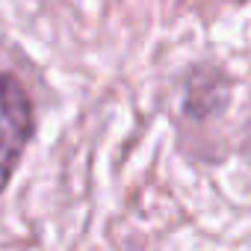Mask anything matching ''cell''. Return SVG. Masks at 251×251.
<instances>
[{"label": "cell", "instance_id": "cell-1", "mask_svg": "<svg viewBox=\"0 0 251 251\" xmlns=\"http://www.w3.org/2000/svg\"><path fill=\"white\" fill-rule=\"evenodd\" d=\"M30 133H33V103L24 86L9 74H0V192L18 169Z\"/></svg>", "mask_w": 251, "mask_h": 251}]
</instances>
